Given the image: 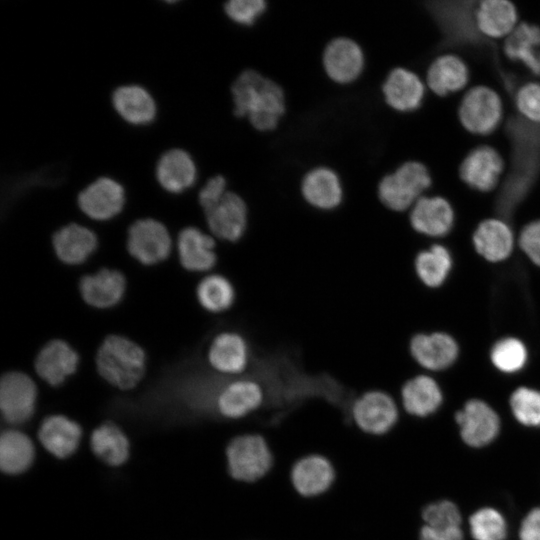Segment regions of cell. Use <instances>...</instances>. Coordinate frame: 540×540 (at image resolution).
<instances>
[{"label":"cell","instance_id":"obj_1","mask_svg":"<svg viewBox=\"0 0 540 540\" xmlns=\"http://www.w3.org/2000/svg\"><path fill=\"white\" fill-rule=\"evenodd\" d=\"M230 98L233 115L259 133H273L288 111L285 88L273 77L244 67L232 80Z\"/></svg>","mask_w":540,"mask_h":540},{"label":"cell","instance_id":"obj_2","mask_svg":"<svg viewBox=\"0 0 540 540\" xmlns=\"http://www.w3.org/2000/svg\"><path fill=\"white\" fill-rule=\"evenodd\" d=\"M146 356L133 341L110 335L102 342L96 355L99 374L111 385L128 390L135 387L145 371Z\"/></svg>","mask_w":540,"mask_h":540},{"label":"cell","instance_id":"obj_3","mask_svg":"<svg viewBox=\"0 0 540 540\" xmlns=\"http://www.w3.org/2000/svg\"><path fill=\"white\" fill-rule=\"evenodd\" d=\"M431 183L430 173L423 163L405 161L377 181V199L385 208L403 212L413 207Z\"/></svg>","mask_w":540,"mask_h":540},{"label":"cell","instance_id":"obj_4","mask_svg":"<svg viewBox=\"0 0 540 540\" xmlns=\"http://www.w3.org/2000/svg\"><path fill=\"white\" fill-rule=\"evenodd\" d=\"M365 48L356 38L339 34L324 45L320 63L324 76L338 87L357 83L367 70Z\"/></svg>","mask_w":540,"mask_h":540},{"label":"cell","instance_id":"obj_5","mask_svg":"<svg viewBox=\"0 0 540 540\" xmlns=\"http://www.w3.org/2000/svg\"><path fill=\"white\" fill-rule=\"evenodd\" d=\"M298 191L308 206L322 212L339 208L346 195L341 173L325 163H317L304 171L300 176Z\"/></svg>","mask_w":540,"mask_h":540},{"label":"cell","instance_id":"obj_6","mask_svg":"<svg viewBox=\"0 0 540 540\" xmlns=\"http://www.w3.org/2000/svg\"><path fill=\"white\" fill-rule=\"evenodd\" d=\"M228 470L237 480L253 482L272 466V454L263 437L245 434L234 438L226 449Z\"/></svg>","mask_w":540,"mask_h":540},{"label":"cell","instance_id":"obj_7","mask_svg":"<svg viewBox=\"0 0 540 540\" xmlns=\"http://www.w3.org/2000/svg\"><path fill=\"white\" fill-rule=\"evenodd\" d=\"M127 200L124 185L117 179L100 175L84 185L76 196L78 208L92 220L107 221L119 215Z\"/></svg>","mask_w":540,"mask_h":540},{"label":"cell","instance_id":"obj_8","mask_svg":"<svg viewBox=\"0 0 540 540\" xmlns=\"http://www.w3.org/2000/svg\"><path fill=\"white\" fill-rule=\"evenodd\" d=\"M154 178L164 192L178 195L199 183L200 172L195 158L188 150L173 146L158 155Z\"/></svg>","mask_w":540,"mask_h":540},{"label":"cell","instance_id":"obj_9","mask_svg":"<svg viewBox=\"0 0 540 540\" xmlns=\"http://www.w3.org/2000/svg\"><path fill=\"white\" fill-rule=\"evenodd\" d=\"M110 104L124 123L133 127L149 126L158 116V103L144 85L124 82L116 85L109 95Z\"/></svg>","mask_w":540,"mask_h":540},{"label":"cell","instance_id":"obj_10","mask_svg":"<svg viewBox=\"0 0 540 540\" xmlns=\"http://www.w3.org/2000/svg\"><path fill=\"white\" fill-rule=\"evenodd\" d=\"M503 108L499 95L491 88L477 86L470 89L459 106V119L473 134L491 133L502 119Z\"/></svg>","mask_w":540,"mask_h":540},{"label":"cell","instance_id":"obj_11","mask_svg":"<svg viewBox=\"0 0 540 540\" xmlns=\"http://www.w3.org/2000/svg\"><path fill=\"white\" fill-rule=\"evenodd\" d=\"M171 246L168 229L154 218H140L128 229V251L142 264L154 265L165 260L170 254Z\"/></svg>","mask_w":540,"mask_h":540},{"label":"cell","instance_id":"obj_12","mask_svg":"<svg viewBox=\"0 0 540 540\" xmlns=\"http://www.w3.org/2000/svg\"><path fill=\"white\" fill-rule=\"evenodd\" d=\"M203 213L210 232L218 239L236 242L247 231L248 203L240 192L231 188L218 203Z\"/></svg>","mask_w":540,"mask_h":540},{"label":"cell","instance_id":"obj_13","mask_svg":"<svg viewBox=\"0 0 540 540\" xmlns=\"http://www.w3.org/2000/svg\"><path fill=\"white\" fill-rule=\"evenodd\" d=\"M37 389L33 380L22 372H9L1 379L0 408L5 421L18 425L34 414Z\"/></svg>","mask_w":540,"mask_h":540},{"label":"cell","instance_id":"obj_14","mask_svg":"<svg viewBox=\"0 0 540 540\" xmlns=\"http://www.w3.org/2000/svg\"><path fill=\"white\" fill-rule=\"evenodd\" d=\"M380 92L383 102L395 112L417 110L423 102L425 86L421 78L405 67H394L384 77Z\"/></svg>","mask_w":540,"mask_h":540},{"label":"cell","instance_id":"obj_15","mask_svg":"<svg viewBox=\"0 0 540 540\" xmlns=\"http://www.w3.org/2000/svg\"><path fill=\"white\" fill-rule=\"evenodd\" d=\"M352 417L358 427L370 434L388 432L398 418L397 405L390 395L373 390L363 393L352 405Z\"/></svg>","mask_w":540,"mask_h":540},{"label":"cell","instance_id":"obj_16","mask_svg":"<svg viewBox=\"0 0 540 540\" xmlns=\"http://www.w3.org/2000/svg\"><path fill=\"white\" fill-rule=\"evenodd\" d=\"M463 440L470 446L481 447L491 442L499 431V418L495 411L481 400H470L457 412Z\"/></svg>","mask_w":540,"mask_h":540},{"label":"cell","instance_id":"obj_17","mask_svg":"<svg viewBox=\"0 0 540 540\" xmlns=\"http://www.w3.org/2000/svg\"><path fill=\"white\" fill-rule=\"evenodd\" d=\"M265 397L262 385L251 378H239L226 384L219 392L216 406L226 418L238 419L258 409Z\"/></svg>","mask_w":540,"mask_h":540},{"label":"cell","instance_id":"obj_18","mask_svg":"<svg viewBox=\"0 0 540 540\" xmlns=\"http://www.w3.org/2000/svg\"><path fill=\"white\" fill-rule=\"evenodd\" d=\"M503 168V159L494 148L480 146L461 163L460 177L471 188L488 192L498 183Z\"/></svg>","mask_w":540,"mask_h":540},{"label":"cell","instance_id":"obj_19","mask_svg":"<svg viewBox=\"0 0 540 540\" xmlns=\"http://www.w3.org/2000/svg\"><path fill=\"white\" fill-rule=\"evenodd\" d=\"M251 351L246 339L237 332H223L212 341L208 361L219 373L240 375L250 364Z\"/></svg>","mask_w":540,"mask_h":540},{"label":"cell","instance_id":"obj_20","mask_svg":"<svg viewBox=\"0 0 540 540\" xmlns=\"http://www.w3.org/2000/svg\"><path fill=\"white\" fill-rule=\"evenodd\" d=\"M79 356L63 340L48 342L38 353L35 369L38 375L51 386L63 384L77 369Z\"/></svg>","mask_w":540,"mask_h":540},{"label":"cell","instance_id":"obj_21","mask_svg":"<svg viewBox=\"0 0 540 540\" xmlns=\"http://www.w3.org/2000/svg\"><path fill=\"white\" fill-rule=\"evenodd\" d=\"M409 221L415 231L439 237L451 229L454 212L446 199L440 196H422L411 208Z\"/></svg>","mask_w":540,"mask_h":540},{"label":"cell","instance_id":"obj_22","mask_svg":"<svg viewBox=\"0 0 540 540\" xmlns=\"http://www.w3.org/2000/svg\"><path fill=\"white\" fill-rule=\"evenodd\" d=\"M126 289L124 275L113 269H101L81 278L79 290L85 302L96 308H110L118 304Z\"/></svg>","mask_w":540,"mask_h":540},{"label":"cell","instance_id":"obj_23","mask_svg":"<svg viewBox=\"0 0 540 540\" xmlns=\"http://www.w3.org/2000/svg\"><path fill=\"white\" fill-rule=\"evenodd\" d=\"M182 266L193 272L208 271L217 261L214 238L195 226L183 228L177 240Z\"/></svg>","mask_w":540,"mask_h":540},{"label":"cell","instance_id":"obj_24","mask_svg":"<svg viewBox=\"0 0 540 540\" xmlns=\"http://www.w3.org/2000/svg\"><path fill=\"white\" fill-rule=\"evenodd\" d=\"M82 437L79 424L63 415L46 417L38 430L42 446L53 456L64 459L78 448Z\"/></svg>","mask_w":540,"mask_h":540},{"label":"cell","instance_id":"obj_25","mask_svg":"<svg viewBox=\"0 0 540 540\" xmlns=\"http://www.w3.org/2000/svg\"><path fill=\"white\" fill-rule=\"evenodd\" d=\"M58 258L69 265L85 262L96 250L97 236L86 226L69 223L58 229L52 237Z\"/></svg>","mask_w":540,"mask_h":540},{"label":"cell","instance_id":"obj_26","mask_svg":"<svg viewBox=\"0 0 540 540\" xmlns=\"http://www.w3.org/2000/svg\"><path fill=\"white\" fill-rule=\"evenodd\" d=\"M410 352L424 368L442 370L456 360L458 346L451 336L444 333L418 334L410 342Z\"/></svg>","mask_w":540,"mask_h":540},{"label":"cell","instance_id":"obj_27","mask_svg":"<svg viewBox=\"0 0 540 540\" xmlns=\"http://www.w3.org/2000/svg\"><path fill=\"white\" fill-rule=\"evenodd\" d=\"M334 477L331 463L319 455L300 459L291 472L292 483L303 496H316L325 492L331 486Z\"/></svg>","mask_w":540,"mask_h":540},{"label":"cell","instance_id":"obj_28","mask_svg":"<svg viewBox=\"0 0 540 540\" xmlns=\"http://www.w3.org/2000/svg\"><path fill=\"white\" fill-rule=\"evenodd\" d=\"M468 80L467 65L460 57L452 54L436 58L429 66L426 75L428 87L439 96L461 90Z\"/></svg>","mask_w":540,"mask_h":540},{"label":"cell","instance_id":"obj_29","mask_svg":"<svg viewBox=\"0 0 540 540\" xmlns=\"http://www.w3.org/2000/svg\"><path fill=\"white\" fill-rule=\"evenodd\" d=\"M478 253L497 262L507 258L513 249V234L509 226L499 219H487L479 224L473 235Z\"/></svg>","mask_w":540,"mask_h":540},{"label":"cell","instance_id":"obj_30","mask_svg":"<svg viewBox=\"0 0 540 540\" xmlns=\"http://www.w3.org/2000/svg\"><path fill=\"white\" fill-rule=\"evenodd\" d=\"M479 31L490 38L509 36L516 28L517 11L507 0H486L479 4L475 13Z\"/></svg>","mask_w":540,"mask_h":540},{"label":"cell","instance_id":"obj_31","mask_svg":"<svg viewBox=\"0 0 540 540\" xmlns=\"http://www.w3.org/2000/svg\"><path fill=\"white\" fill-rule=\"evenodd\" d=\"M504 52L509 59L520 61L532 73L540 75V28L519 24L506 38Z\"/></svg>","mask_w":540,"mask_h":540},{"label":"cell","instance_id":"obj_32","mask_svg":"<svg viewBox=\"0 0 540 540\" xmlns=\"http://www.w3.org/2000/svg\"><path fill=\"white\" fill-rule=\"evenodd\" d=\"M90 447L102 462L110 466L122 465L130 453L127 436L112 422H105L92 432Z\"/></svg>","mask_w":540,"mask_h":540},{"label":"cell","instance_id":"obj_33","mask_svg":"<svg viewBox=\"0 0 540 540\" xmlns=\"http://www.w3.org/2000/svg\"><path fill=\"white\" fill-rule=\"evenodd\" d=\"M35 448L32 440L18 430H6L0 438V468L8 475L25 472L33 463Z\"/></svg>","mask_w":540,"mask_h":540},{"label":"cell","instance_id":"obj_34","mask_svg":"<svg viewBox=\"0 0 540 540\" xmlns=\"http://www.w3.org/2000/svg\"><path fill=\"white\" fill-rule=\"evenodd\" d=\"M401 397L405 410L420 417L436 411L442 402L438 384L424 375L408 380L402 387Z\"/></svg>","mask_w":540,"mask_h":540},{"label":"cell","instance_id":"obj_35","mask_svg":"<svg viewBox=\"0 0 540 540\" xmlns=\"http://www.w3.org/2000/svg\"><path fill=\"white\" fill-rule=\"evenodd\" d=\"M200 305L209 312L220 313L228 310L235 300V289L225 276L211 274L203 278L197 286Z\"/></svg>","mask_w":540,"mask_h":540},{"label":"cell","instance_id":"obj_36","mask_svg":"<svg viewBox=\"0 0 540 540\" xmlns=\"http://www.w3.org/2000/svg\"><path fill=\"white\" fill-rule=\"evenodd\" d=\"M452 265L448 250L441 245H433L420 252L415 260V269L420 280L430 287L441 285Z\"/></svg>","mask_w":540,"mask_h":540},{"label":"cell","instance_id":"obj_37","mask_svg":"<svg viewBox=\"0 0 540 540\" xmlns=\"http://www.w3.org/2000/svg\"><path fill=\"white\" fill-rule=\"evenodd\" d=\"M221 6L225 17L233 25L250 29L264 18L270 3L266 0H228Z\"/></svg>","mask_w":540,"mask_h":540},{"label":"cell","instance_id":"obj_38","mask_svg":"<svg viewBox=\"0 0 540 540\" xmlns=\"http://www.w3.org/2000/svg\"><path fill=\"white\" fill-rule=\"evenodd\" d=\"M491 360L499 370L513 373L520 370L526 363L527 350L520 340L505 338L494 345Z\"/></svg>","mask_w":540,"mask_h":540},{"label":"cell","instance_id":"obj_39","mask_svg":"<svg viewBox=\"0 0 540 540\" xmlns=\"http://www.w3.org/2000/svg\"><path fill=\"white\" fill-rule=\"evenodd\" d=\"M469 523L476 540H503L506 536V522L495 509L478 510L470 517Z\"/></svg>","mask_w":540,"mask_h":540},{"label":"cell","instance_id":"obj_40","mask_svg":"<svg viewBox=\"0 0 540 540\" xmlns=\"http://www.w3.org/2000/svg\"><path fill=\"white\" fill-rule=\"evenodd\" d=\"M516 419L526 426H540V391L527 387L515 390L510 399Z\"/></svg>","mask_w":540,"mask_h":540},{"label":"cell","instance_id":"obj_41","mask_svg":"<svg viewBox=\"0 0 540 540\" xmlns=\"http://www.w3.org/2000/svg\"><path fill=\"white\" fill-rule=\"evenodd\" d=\"M427 526L436 529H450L460 526L461 516L455 504L439 501L428 505L423 511Z\"/></svg>","mask_w":540,"mask_h":540},{"label":"cell","instance_id":"obj_42","mask_svg":"<svg viewBox=\"0 0 540 540\" xmlns=\"http://www.w3.org/2000/svg\"><path fill=\"white\" fill-rule=\"evenodd\" d=\"M197 201L203 211L218 203L230 189L227 177L219 172H214L198 183Z\"/></svg>","mask_w":540,"mask_h":540},{"label":"cell","instance_id":"obj_43","mask_svg":"<svg viewBox=\"0 0 540 540\" xmlns=\"http://www.w3.org/2000/svg\"><path fill=\"white\" fill-rule=\"evenodd\" d=\"M516 106L525 118L540 123V84L523 85L516 94Z\"/></svg>","mask_w":540,"mask_h":540},{"label":"cell","instance_id":"obj_44","mask_svg":"<svg viewBox=\"0 0 540 540\" xmlns=\"http://www.w3.org/2000/svg\"><path fill=\"white\" fill-rule=\"evenodd\" d=\"M519 244L526 255L540 266V220L525 226L521 232Z\"/></svg>","mask_w":540,"mask_h":540},{"label":"cell","instance_id":"obj_45","mask_svg":"<svg viewBox=\"0 0 540 540\" xmlns=\"http://www.w3.org/2000/svg\"><path fill=\"white\" fill-rule=\"evenodd\" d=\"M520 540H540V507L530 511L523 520Z\"/></svg>","mask_w":540,"mask_h":540},{"label":"cell","instance_id":"obj_46","mask_svg":"<svg viewBox=\"0 0 540 540\" xmlns=\"http://www.w3.org/2000/svg\"><path fill=\"white\" fill-rule=\"evenodd\" d=\"M420 540H463L460 527L436 529L425 525L420 531Z\"/></svg>","mask_w":540,"mask_h":540}]
</instances>
